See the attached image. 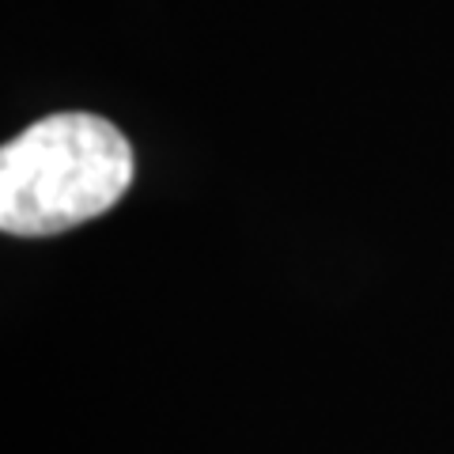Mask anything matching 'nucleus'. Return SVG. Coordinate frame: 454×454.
Here are the masks:
<instances>
[{"label":"nucleus","instance_id":"f257e3e1","mask_svg":"<svg viewBox=\"0 0 454 454\" xmlns=\"http://www.w3.org/2000/svg\"><path fill=\"white\" fill-rule=\"evenodd\" d=\"M133 186V148L98 114H53L0 152V227L20 239L61 235L103 216Z\"/></svg>","mask_w":454,"mask_h":454}]
</instances>
